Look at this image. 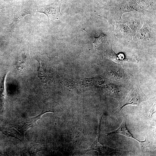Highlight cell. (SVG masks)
Wrapping results in <instances>:
<instances>
[{"label": "cell", "instance_id": "1", "mask_svg": "<svg viewBox=\"0 0 156 156\" xmlns=\"http://www.w3.org/2000/svg\"><path fill=\"white\" fill-rule=\"evenodd\" d=\"M133 11L142 13L144 15L145 12L147 11L133 0H123L112 6L109 13L112 18L117 19L121 18L124 13Z\"/></svg>", "mask_w": 156, "mask_h": 156}, {"label": "cell", "instance_id": "2", "mask_svg": "<svg viewBox=\"0 0 156 156\" xmlns=\"http://www.w3.org/2000/svg\"><path fill=\"white\" fill-rule=\"evenodd\" d=\"M147 99V97L143 92L140 86L135 84L131 88L125 99L120 103L118 110H120L126 105L138 106L141 102Z\"/></svg>", "mask_w": 156, "mask_h": 156}, {"label": "cell", "instance_id": "3", "mask_svg": "<svg viewBox=\"0 0 156 156\" xmlns=\"http://www.w3.org/2000/svg\"><path fill=\"white\" fill-rule=\"evenodd\" d=\"M61 2H55L49 5L42 6L38 9V12L43 13L48 17V21L50 19H59L62 14L60 11Z\"/></svg>", "mask_w": 156, "mask_h": 156}, {"label": "cell", "instance_id": "4", "mask_svg": "<svg viewBox=\"0 0 156 156\" xmlns=\"http://www.w3.org/2000/svg\"><path fill=\"white\" fill-rule=\"evenodd\" d=\"M49 112H52L48 111L42 112L38 116L23 121L21 125L15 126V128L21 133L24 135L25 133L29 128L33 127L36 125L37 120L40 118L45 113Z\"/></svg>", "mask_w": 156, "mask_h": 156}, {"label": "cell", "instance_id": "5", "mask_svg": "<svg viewBox=\"0 0 156 156\" xmlns=\"http://www.w3.org/2000/svg\"><path fill=\"white\" fill-rule=\"evenodd\" d=\"M101 121L100 122L98 137L88 151L95 150L97 151L100 155H108L111 152L114 151H123L103 146L99 142L100 137V127Z\"/></svg>", "mask_w": 156, "mask_h": 156}, {"label": "cell", "instance_id": "6", "mask_svg": "<svg viewBox=\"0 0 156 156\" xmlns=\"http://www.w3.org/2000/svg\"><path fill=\"white\" fill-rule=\"evenodd\" d=\"M30 57L29 49L23 51L18 57L16 62V67L18 70L22 71L29 65Z\"/></svg>", "mask_w": 156, "mask_h": 156}, {"label": "cell", "instance_id": "7", "mask_svg": "<svg viewBox=\"0 0 156 156\" xmlns=\"http://www.w3.org/2000/svg\"><path fill=\"white\" fill-rule=\"evenodd\" d=\"M151 29L149 24L144 22L135 36L139 39L146 41L150 39L151 37Z\"/></svg>", "mask_w": 156, "mask_h": 156}, {"label": "cell", "instance_id": "8", "mask_svg": "<svg viewBox=\"0 0 156 156\" xmlns=\"http://www.w3.org/2000/svg\"><path fill=\"white\" fill-rule=\"evenodd\" d=\"M0 131L7 136L16 138L23 143L25 142L24 135L21 133L17 129L12 127H0Z\"/></svg>", "mask_w": 156, "mask_h": 156}, {"label": "cell", "instance_id": "9", "mask_svg": "<svg viewBox=\"0 0 156 156\" xmlns=\"http://www.w3.org/2000/svg\"><path fill=\"white\" fill-rule=\"evenodd\" d=\"M114 134H122L126 137L133 138L138 141L139 143L142 141L135 138L129 131L127 127L126 121L125 119L123 120L120 125L116 130L109 133H105V134L106 135H109Z\"/></svg>", "mask_w": 156, "mask_h": 156}, {"label": "cell", "instance_id": "10", "mask_svg": "<svg viewBox=\"0 0 156 156\" xmlns=\"http://www.w3.org/2000/svg\"><path fill=\"white\" fill-rule=\"evenodd\" d=\"M132 30L134 36L143 25L142 21L139 17H131L129 18L125 23Z\"/></svg>", "mask_w": 156, "mask_h": 156}, {"label": "cell", "instance_id": "11", "mask_svg": "<svg viewBox=\"0 0 156 156\" xmlns=\"http://www.w3.org/2000/svg\"><path fill=\"white\" fill-rule=\"evenodd\" d=\"M39 63L38 73V76L43 86H47L50 80V75L49 73L45 69L42 63L38 60Z\"/></svg>", "mask_w": 156, "mask_h": 156}, {"label": "cell", "instance_id": "12", "mask_svg": "<svg viewBox=\"0 0 156 156\" xmlns=\"http://www.w3.org/2000/svg\"><path fill=\"white\" fill-rule=\"evenodd\" d=\"M94 41L93 42L95 49H101L106 42L107 36L103 34H101L97 37H94Z\"/></svg>", "mask_w": 156, "mask_h": 156}, {"label": "cell", "instance_id": "13", "mask_svg": "<svg viewBox=\"0 0 156 156\" xmlns=\"http://www.w3.org/2000/svg\"><path fill=\"white\" fill-rule=\"evenodd\" d=\"M118 29L120 32L125 36L132 37L134 36L132 30L126 23H119Z\"/></svg>", "mask_w": 156, "mask_h": 156}, {"label": "cell", "instance_id": "14", "mask_svg": "<svg viewBox=\"0 0 156 156\" xmlns=\"http://www.w3.org/2000/svg\"><path fill=\"white\" fill-rule=\"evenodd\" d=\"M155 109V105H154L152 108L150 110V112L149 113L148 117L149 118L151 117L153 114L156 112Z\"/></svg>", "mask_w": 156, "mask_h": 156}]
</instances>
